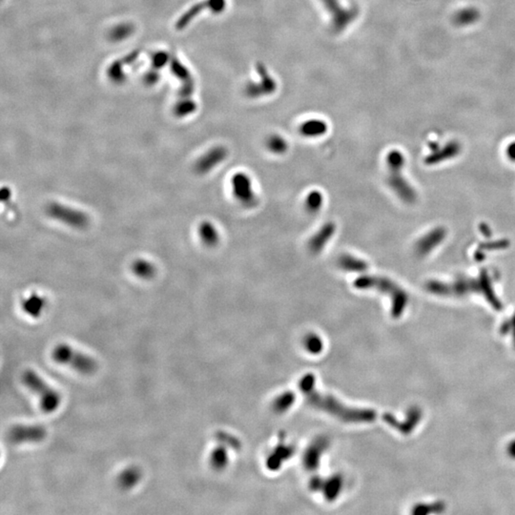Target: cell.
<instances>
[{"instance_id":"obj_8","label":"cell","mask_w":515,"mask_h":515,"mask_svg":"<svg viewBox=\"0 0 515 515\" xmlns=\"http://www.w3.org/2000/svg\"><path fill=\"white\" fill-rule=\"evenodd\" d=\"M320 1H322L324 7L328 11V13L330 14L332 25L336 31H343L354 21L357 15L356 11L352 9H345L341 5V2L339 0Z\"/></svg>"},{"instance_id":"obj_3","label":"cell","mask_w":515,"mask_h":515,"mask_svg":"<svg viewBox=\"0 0 515 515\" xmlns=\"http://www.w3.org/2000/svg\"><path fill=\"white\" fill-rule=\"evenodd\" d=\"M405 158L398 150L390 151L386 156V165L388 168V184L394 190L397 196L406 201H411L415 197L406 179L402 176V168L404 167Z\"/></svg>"},{"instance_id":"obj_9","label":"cell","mask_w":515,"mask_h":515,"mask_svg":"<svg viewBox=\"0 0 515 515\" xmlns=\"http://www.w3.org/2000/svg\"><path fill=\"white\" fill-rule=\"evenodd\" d=\"M227 157L228 150L225 146H214L195 162L194 171L200 176L206 175L218 165L223 163Z\"/></svg>"},{"instance_id":"obj_4","label":"cell","mask_w":515,"mask_h":515,"mask_svg":"<svg viewBox=\"0 0 515 515\" xmlns=\"http://www.w3.org/2000/svg\"><path fill=\"white\" fill-rule=\"evenodd\" d=\"M357 289L366 290V289H377L388 293L392 297V301L394 303V311L399 313L402 306L405 304V294L401 290L396 284H394L387 278L372 276V275H362L357 278L353 282Z\"/></svg>"},{"instance_id":"obj_5","label":"cell","mask_w":515,"mask_h":515,"mask_svg":"<svg viewBox=\"0 0 515 515\" xmlns=\"http://www.w3.org/2000/svg\"><path fill=\"white\" fill-rule=\"evenodd\" d=\"M46 213L54 221L79 230L87 228L90 224V218L86 213L57 202L49 203Z\"/></svg>"},{"instance_id":"obj_17","label":"cell","mask_w":515,"mask_h":515,"mask_svg":"<svg viewBox=\"0 0 515 515\" xmlns=\"http://www.w3.org/2000/svg\"><path fill=\"white\" fill-rule=\"evenodd\" d=\"M481 14L475 7H467L459 10L453 15V23L457 26H468L477 22Z\"/></svg>"},{"instance_id":"obj_20","label":"cell","mask_w":515,"mask_h":515,"mask_svg":"<svg viewBox=\"0 0 515 515\" xmlns=\"http://www.w3.org/2000/svg\"><path fill=\"white\" fill-rule=\"evenodd\" d=\"M305 209L309 214H317L324 205V195L319 190H312L309 192L304 200Z\"/></svg>"},{"instance_id":"obj_2","label":"cell","mask_w":515,"mask_h":515,"mask_svg":"<svg viewBox=\"0 0 515 515\" xmlns=\"http://www.w3.org/2000/svg\"><path fill=\"white\" fill-rule=\"evenodd\" d=\"M52 358L55 363L70 367L84 375H91L97 370V362L94 358L66 343L55 345L52 351Z\"/></svg>"},{"instance_id":"obj_11","label":"cell","mask_w":515,"mask_h":515,"mask_svg":"<svg viewBox=\"0 0 515 515\" xmlns=\"http://www.w3.org/2000/svg\"><path fill=\"white\" fill-rule=\"evenodd\" d=\"M337 231V225L329 221L325 223L317 232L310 238L308 241V249L314 255H317L323 251L327 244L330 241L331 238L334 237Z\"/></svg>"},{"instance_id":"obj_6","label":"cell","mask_w":515,"mask_h":515,"mask_svg":"<svg viewBox=\"0 0 515 515\" xmlns=\"http://www.w3.org/2000/svg\"><path fill=\"white\" fill-rule=\"evenodd\" d=\"M231 185L233 196L242 206L246 208L257 206L258 197L254 191L251 178L246 173H236L231 179Z\"/></svg>"},{"instance_id":"obj_15","label":"cell","mask_w":515,"mask_h":515,"mask_svg":"<svg viewBox=\"0 0 515 515\" xmlns=\"http://www.w3.org/2000/svg\"><path fill=\"white\" fill-rule=\"evenodd\" d=\"M198 236L201 242L208 246L214 247L220 242V233L215 225H213L209 221H204L200 223L198 226Z\"/></svg>"},{"instance_id":"obj_1","label":"cell","mask_w":515,"mask_h":515,"mask_svg":"<svg viewBox=\"0 0 515 515\" xmlns=\"http://www.w3.org/2000/svg\"><path fill=\"white\" fill-rule=\"evenodd\" d=\"M22 382L40 399V408L46 413H52L59 407L61 397L49 383H46L38 373L28 370L22 374Z\"/></svg>"},{"instance_id":"obj_18","label":"cell","mask_w":515,"mask_h":515,"mask_svg":"<svg viewBox=\"0 0 515 515\" xmlns=\"http://www.w3.org/2000/svg\"><path fill=\"white\" fill-rule=\"evenodd\" d=\"M132 272L140 279L149 280L156 275L157 269L155 264L145 259H138L133 263L131 266Z\"/></svg>"},{"instance_id":"obj_16","label":"cell","mask_w":515,"mask_h":515,"mask_svg":"<svg viewBox=\"0 0 515 515\" xmlns=\"http://www.w3.org/2000/svg\"><path fill=\"white\" fill-rule=\"evenodd\" d=\"M141 478V470L135 467H129L120 472L118 477V484L122 489H130L134 488Z\"/></svg>"},{"instance_id":"obj_12","label":"cell","mask_w":515,"mask_h":515,"mask_svg":"<svg viewBox=\"0 0 515 515\" xmlns=\"http://www.w3.org/2000/svg\"><path fill=\"white\" fill-rule=\"evenodd\" d=\"M338 266L345 272L363 273L369 269V264L351 254H342L337 260Z\"/></svg>"},{"instance_id":"obj_10","label":"cell","mask_w":515,"mask_h":515,"mask_svg":"<svg viewBox=\"0 0 515 515\" xmlns=\"http://www.w3.org/2000/svg\"><path fill=\"white\" fill-rule=\"evenodd\" d=\"M257 71L261 78V82L249 83L245 89L246 94L255 98L263 96L264 94H271L275 92L277 89V83L269 76L264 64L259 63L257 65Z\"/></svg>"},{"instance_id":"obj_21","label":"cell","mask_w":515,"mask_h":515,"mask_svg":"<svg viewBox=\"0 0 515 515\" xmlns=\"http://www.w3.org/2000/svg\"><path fill=\"white\" fill-rule=\"evenodd\" d=\"M506 153H507L508 159L512 160V161H515V141L510 143L508 145L507 150H506Z\"/></svg>"},{"instance_id":"obj_14","label":"cell","mask_w":515,"mask_h":515,"mask_svg":"<svg viewBox=\"0 0 515 515\" xmlns=\"http://www.w3.org/2000/svg\"><path fill=\"white\" fill-rule=\"evenodd\" d=\"M46 306V300L40 294L33 293L21 303L22 310L27 315L33 318L40 317Z\"/></svg>"},{"instance_id":"obj_7","label":"cell","mask_w":515,"mask_h":515,"mask_svg":"<svg viewBox=\"0 0 515 515\" xmlns=\"http://www.w3.org/2000/svg\"><path fill=\"white\" fill-rule=\"evenodd\" d=\"M47 436V430L40 424H17L8 431V440L12 444H35L40 443Z\"/></svg>"},{"instance_id":"obj_13","label":"cell","mask_w":515,"mask_h":515,"mask_svg":"<svg viewBox=\"0 0 515 515\" xmlns=\"http://www.w3.org/2000/svg\"><path fill=\"white\" fill-rule=\"evenodd\" d=\"M328 130V126L327 122L323 119H308L302 123V125L299 128L300 134L309 139H315L320 138Z\"/></svg>"},{"instance_id":"obj_19","label":"cell","mask_w":515,"mask_h":515,"mask_svg":"<svg viewBox=\"0 0 515 515\" xmlns=\"http://www.w3.org/2000/svg\"><path fill=\"white\" fill-rule=\"evenodd\" d=\"M265 145L268 151L275 155H283L288 150V142L286 140L277 134L269 136L266 140Z\"/></svg>"}]
</instances>
